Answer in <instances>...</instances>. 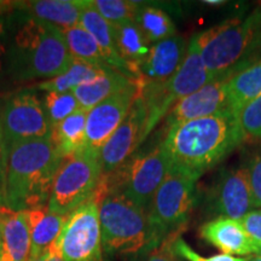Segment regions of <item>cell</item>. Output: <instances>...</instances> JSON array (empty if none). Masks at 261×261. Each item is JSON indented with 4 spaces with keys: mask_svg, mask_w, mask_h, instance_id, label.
Returning <instances> with one entry per match:
<instances>
[{
    "mask_svg": "<svg viewBox=\"0 0 261 261\" xmlns=\"http://www.w3.org/2000/svg\"><path fill=\"white\" fill-rule=\"evenodd\" d=\"M241 224L256 249V254H261V210L250 211L241 219Z\"/></svg>",
    "mask_w": 261,
    "mask_h": 261,
    "instance_id": "obj_34",
    "label": "cell"
},
{
    "mask_svg": "<svg viewBox=\"0 0 261 261\" xmlns=\"http://www.w3.org/2000/svg\"><path fill=\"white\" fill-rule=\"evenodd\" d=\"M89 112L80 109L51 130V138L63 159L86 148V120Z\"/></svg>",
    "mask_w": 261,
    "mask_h": 261,
    "instance_id": "obj_24",
    "label": "cell"
},
{
    "mask_svg": "<svg viewBox=\"0 0 261 261\" xmlns=\"http://www.w3.org/2000/svg\"><path fill=\"white\" fill-rule=\"evenodd\" d=\"M42 104L52 128L80 109L79 102L73 92H46Z\"/></svg>",
    "mask_w": 261,
    "mask_h": 261,
    "instance_id": "obj_29",
    "label": "cell"
},
{
    "mask_svg": "<svg viewBox=\"0 0 261 261\" xmlns=\"http://www.w3.org/2000/svg\"><path fill=\"white\" fill-rule=\"evenodd\" d=\"M62 32L73 58L87 62L97 67H109L104 60L97 41L84 27L76 24Z\"/></svg>",
    "mask_w": 261,
    "mask_h": 261,
    "instance_id": "obj_28",
    "label": "cell"
},
{
    "mask_svg": "<svg viewBox=\"0 0 261 261\" xmlns=\"http://www.w3.org/2000/svg\"><path fill=\"white\" fill-rule=\"evenodd\" d=\"M201 175L169 168L150 202L146 214L155 248L166 238L180 236L196 204V182Z\"/></svg>",
    "mask_w": 261,
    "mask_h": 261,
    "instance_id": "obj_6",
    "label": "cell"
},
{
    "mask_svg": "<svg viewBox=\"0 0 261 261\" xmlns=\"http://www.w3.org/2000/svg\"><path fill=\"white\" fill-rule=\"evenodd\" d=\"M247 261H261V254H256L252 257H247Z\"/></svg>",
    "mask_w": 261,
    "mask_h": 261,
    "instance_id": "obj_41",
    "label": "cell"
},
{
    "mask_svg": "<svg viewBox=\"0 0 261 261\" xmlns=\"http://www.w3.org/2000/svg\"><path fill=\"white\" fill-rule=\"evenodd\" d=\"M189 42L175 34L151 45L149 54L137 65V83L139 86H150L165 83L177 71L187 56Z\"/></svg>",
    "mask_w": 261,
    "mask_h": 261,
    "instance_id": "obj_16",
    "label": "cell"
},
{
    "mask_svg": "<svg viewBox=\"0 0 261 261\" xmlns=\"http://www.w3.org/2000/svg\"><path fill=\"white\" fill-rule=\"evenodd\" d=\"M212 80L213 77L205 69L200 50L191 39L184 62L168 80L150 86L142 87L138 85L139 97L148 113L145 138L179 100L196 92Z\"/></svg>",
    "mask_w": 261,
    "mask_h": 261,
    "instance_id": "obj_7",
    "label": "cell"
},
{
    "mask_svg": "<svg viewBox=\"0 0 261 261\" xmlns=\"http://www.w3.org/2000/svg\"><path fill=\"white\" fill-rule=\"evenodd\" d=\"M18 2H6V0H0V15L9 14L14 9H17Z\"/></svg>",
    "mask_w": 261,
    "mask_h": 261,
    "instance_id": "obj_38",
    "label": "cell"
},
{
    "mask_svg": "<svg viewBox=\"0 0 261 261\" xmlns=\"http://www.w3.org/2000/svg\"><path fill=\"white\" fill-rule=\"evenodd\" d=\"M103 178L99 152L85 148L63 160L52 187L47 208L51 213L68 215L96 195Z\"/></svg>",
    "mask_w": 261,
    "mask_h": 261,
    "instance_id": "obj_8",
    "label": "cell"
},
{
    "mask_svg": "<svg viewBox=\"0 0 261 261\" xmlns=\"http://www.w3.org/2000/svg\"><path fill=\"white\" fill-rule=\"evenodd\" d=\"M31 232V254L29 259L37 257L48 249L63 228L67 215L51 213L47 205L25 211Z\"/></svg>",
    "mask_w": 261,
    "mask_h": 261,
    "instance_id": "obj_21",
    "label": "cell"
},
{
    "mask_svg": "<svg viewBox=\"0 0 261 261\" xmlns=\"http://www.w3.org/2000/svg\"><path fill=\"white\" fill-rule=\"evenodd\" d=\"M3 33L2 25H0V69H2V65L4 63V57H5V45H4V40H3Z\"/></svg>",
    "mask_w": 261,
    "mask_h": 261,
    "instance_id": "obj_39",
    "label": "cell"
},
{
    "mask_svg": "<svg viewBox=\"0 0 261 261\" xmlns=\"http://www.w3.org/2000/svg\"><path fill=\"white\" fill-rule=\"evenodd\" d=\"M231 75L213 79L196 92L179 100L165 119L166 132L180 123L228 110L227 83Z\"/></svg>",
    "mask_w": 261,
    "mask_h": 261,
    "instance_id": "obj_15",
    "label": "cell"
},
{
    "mask_svg": "<svg viewBox=\"0 0 261 261\" xmlns=\"http://www.w3.org/2000/svg\"><path fill=\"white\" fill-rule=\"evenodd\" d=\"M79 24L86 29L94 38V40L97 41L107 64L112 69L119 71V73L123 74L125 76L136 81V76L132 69L122 60L119 51H117L115 38H114L113 25L98 14L92 4H91V2H87L86 6L83 10Z\"/></svg>",
    "mask_w": 261,
    "mask_h": 261,
    "instance_id": "obj_20",
    "label": "cell"
},
{
    "mask_svg": "<svg viewBox=\"0 0 261 261\" xmlns=\"http://www.w3.org/2000/svg\"><path fill=\"white\" fill-rule=\"evenodd\" d=\"M200 236L223 254L249 255L256 249L248 238L241 220L218 217L200 227Z\"/></svg>",
    "mask_w": 261,
    "mask_h": 261,
    "instance_id": "obj_18",
    "label": "cell"
},
{
    "mask_svg": "<svg viewBox=\"0 0 261 261\" xmlns=\"http://www.w3.org/2000/svg\"><path fill=\"white\" fill-rule=\"evenodd\" d=\"M114 38L120 56L132 69L137 80L136 68L149 54L151 44L146 40L135 21L113 25Z\"/></svg>",
    "mask_w": 261,
    "mask_h": 261,
    "instance_id": "obj_25",
    "label": "cell"
},
{
    "mask_svg": "<svg viewBox=\"0 0 261 261\" xmlns=\"http://www.w3.org/2000/svg\"><path fill=\"white\" fill-rule=\"evenodd\" d=\"M103 253L144 256L155 249L146 211L119 192H107L99 203Z\"/></svg>",
    "mask_w": 261,
    "mask_h": 261,
    "instance_id": "obj_5",
    "label": "cell"
},
{
    "mask_svg": "<svg viewBox=\"0 0 261 261\" xmlns=\"http://www.w3.org/2000/svg\"><path fill=\"white\" fill-rule=\"evenodd\" d=\"M171 168L161 143L148 151L133 154L116 171L103 174L107 192H119L143 210L165 180Z\"/></svg>",
    "mask_w": 261,
    "mask_h": 261,
    "instance_id": "obj_9",
    "label": "cell"
},
{
    "mask_svg": "<svg viewBox=\"0 0 261 261\" xmlns=\"http://www.w3.org/2000/svg\"><path fill=\"white\" fill-rule=\"evenodd\" d=\"M208 208L219 217L241 220L253 208L246 163L220 171L205 196Z\"/></svg>",
    "mask_w": 261,
    "mask_h": 261,
    "instance_id": "obj_12",
    "label": "cell"
},
{
    "mask_svg": "<svg viewBox=\"0 0 261 261\" xmlns=\"http://www.w3.org/2000/svg\"><path fill=\"white\" fill-rule=\"evenodd\" d=\"M240 122L246 140H261V94L243 108Z\"/></svg>",
    "mask_w": 261,
    "mask_h": 261,
    "instance_id": "obj_31",
    "label": "cell"
},
{
    "mask_svg": "<svg viewBox=\"0 0 261 261\" xmlns=\"http://www.w3.org/2000/svg\"><path fill=\"white\" fill-rule=\"evenodd\" d=\"M133 83L135 80L129 79L119 71L108 69L99 77L75 87L70 92H73L76 97L81 109L90 112L97 104L103 102L112 94L126 89Z\"/></svg>",
    "mask_w": 261,
    "mask_h": 261,
    "instance_id": "obj_23",
    "label": "cell"
},
{
    "mask_svg": "<svg viewBox=\"0 0 261 261\" xmlns=\"http://www.w3.org/2000/svg\"><path fill=\"white\" fill-rule=\"evenodd\" d=\"M137 4L135 22L150 44L154 45L175 35V24L167 12L144 3L137 2Z\"/></svg>",
    "mask_w": 261,
    "mask_h": 261,
    "instance_id": "obj_27",
    "label": "cell"
},
{
    "mask_svg": "<svg viewBox=\"0 0 261 261\" xmlns=\"http://www.w3.org/2000/svg\"><path fill=\"white\" fill-rule=\"evenodd\" d=\"M44 104L31 91L15 93L0 110V135L4 144L51 136Z\"/></svg>",
    "mask_w": 261,
    "mask_h": 261,
    "instance_id": "obj_11",
    "label": "cell"
},
{
    "mask_svg": "<svg viewBox=\"0 0 261 261\" xmlns=\"http://www.w3.org/2000/svg\"><path fill=\"white\" fill-rule=\"evenodd\" d=\"M173 248L177 255L181 259H185L188 261H247V257H237L233 255H228V254H218V255H213L210 257H204L196 253L189 244L182 240L181 236L177 237L173 242Z\"/></svg>",
    "mask_w": 261,
    "mask_h": 261,
    "instance_id": "obj_33",
    "label": "cell"
},
{
    "mask_svg": "<svg viewBox=\"0 0 261 261\" xmlns=\"http://www.w3.org/2000/svg\"><path fill=\"white\" fill-rule=\"evenodd\" d=\"M28 261H63L62 257L58 253L56 246L55 243L48 248V249L45 250L44 253L40 254V255L37 257H33V259H29Z\"/></svg>",
    "mask_w": 261,
    "mask_h": 261,
    "instance_id": "obj_37",
    "label": "cell"
},
{
    "mask_svg": "<svg viewBox=\"0 0 261 261\" xmlns=\"http://www.w3.org/2000/svg\"><path fill=\"white\" fill-rule=\"evenodd\" d=\"M177 237L179 236L166 238L159 247H156L155 249L144 255L143 261H180L177 253L174 252V248H173V242Z\"/></svg>",
    "mask_w": 261,
    "mask_h": 261,
    "instance_id": "obj_35",
    "label": "cell"
},
{
    "mask_svg": "<svg viewBox=\"0 0 261 261\" xmlns=\"http://www.w3.org/2000/svg\"><path fill=\"white\" fill-rule=\"evenodd\" d=\"M4 207L29 211L47 205L63 158L51 136L5 145Z\"/></svg>",
    "mask_w": 261,
    "mask_h": 261,
    "instance_id": "obj_2",
    "label": "cell"
},
{
    "mask_svg": "<svg viewBox=\"0 0 261 261\" xmlns=\"http://www.w3.org/2000/svg\"><path fill=\"white\" fill-rule=\"evenodd\" d=\"M0 242H2V233H0Z\"/></svg>",
    "mask_w": 261,
    "mask_h": 261,
    "instance_id": "obj_42",
    "label": "cell"
},
{
    "mask_svg": "<svg viewBox=\"0 0 261 261\" xmlns=\"http://www.w3.org/2000/svg\"><path fill=\"white\" fill-rule=\"evenodd\" d=\"M14 18L11 35L4 42V63L12 79L48 80L69 69L74 58L61 29L23 12Z\"/></svg>",
    "mask_w": 261,
    "mask_h": 261,
    "instance_id": "obj_3",
    "label": "cell"
},
{
    "mask_svg": "<svg viewBox=\"0 0 261 261\" xmlns=\"http://www.w3.org/2000/svg\"><path fill=\"white\" fill-rule=\"evenodd\" d=\"M54 243L63 261H104L99 201L94 196L67 215L64 226Z\"/></svg>",
    "mask_w": 261,
    "mask_h": 261,
    "instance_id": "obj_10",
    "label": "cell"
},
{
    "mask_svg": "<svg viewBox=\"0 0 261 261\" xmlns=\"http://www.w3.org/2000/svg\"><path fill=\"white\" fill-rule=\"evenodd\" d=\"M246 140L240 115L225 110L172 127L161 142L173 168L202 175Z\"/></svg>",
    "mask_w": 261,
    "mask_h": 261,
    "instance_id": "obj_1",
    "label": "cell"
},
{
    "mask_svg": "<svg viewBox=\"0 0 261 261\" xmlns=\"http://www.w3.org/2000/svg\"><path fill=\"white\" fill-rule=\"evenodd\" d=\"M5 167H6V148L0 135V205H4L5 187Z\"/></svg>",
    "mask_w": 261,
    "mask_h": 261,
    "instance_id": "obj_36",
    "label": "cell"
},
{
    "mask_svg": "<svg viewBox=\"0 0 261 261\" xmlns=\"http://www.w3.org/2000/svg\"><path fill=\"white\" fill-rule=\"evenodd\" d=\"M139 92L138 84L135 81L90 110L86 120L87 149L100 152L107 140L128 115L130 108L139 97Z\"/></svg>",
    "mask_w": 261,
    "mask_h": 261,
    "instance_id": "obj_13",
    "label": "cell"
},
{
    "mask_svg": "<svg viewBox=\"0 0 261 261\" xmlns=\"http://www.w3.org/2000/svg\"><path fill=\"white\" fill-rule=\"evenodd\" d=\"M261 94V57L231 75L227 83L228 110L240 115L243 108Z\"/></svg>",
    "mask_w": 261,
    "mask_h": 261,
    "instance_id": "obj_22",
    "label": "cell"
},
{
    "mask_svg": "<svg viewBox=\"0 0 261 261\" xmlns=\"http://www.w3.org/2000/svg\"><path fill=\"white\" fill-rule=\"evenodd\" d=\"M191 39L213 79L233 75L261 57V5L246 18H232Z\"/></svg>",
    "mask_w": 261,
    "mask_h": 261,
    "instance_id": "obj_4",
    "label": "cell"
},
{
    "mask_svg": "<svg viewBox=\"0 0 261 261\" xmlns=\"http://www.w3.org/2000/svg\"><path fill=\"white\" fill-rule=\"evenodd\" d=\"M146 119L148 113L145 106L140 97H138L130 108L128 115L100 149L99 158L103 174H109L116 171L135 154L139 145L146 139Z\"/></svg>",
    "mask_w": 261,
    "mask_h": 261,
    "instance_id": "obj_14",
    "label": "cell"
},
{
    "mask_svg": "<svg viewBox=\"0 0 261 261\" xmlns=\"http://www.w3.org/2000/svg\"><path fill=\"white\" fill-rule=\"evenodd\" d=\"M0 261H28L31 232L25 211H11L0 205Z\"/></svg>",
    "mask_w": 261,
    "mask_h": 261,
    "instance_id": "obj_17",
    "label": "cell"
},
{
    "mask_svg": "<svg viewBox=\"0 0 261 261\" xmlns=\"http://www.w3.org/2000/svg\"><path fill=\"white\" fill-rule=\"evenodd\" d=\"M94 10L112 25L127 23L135 21L137 2L127 0H92Z\"/></svg>",
    "mask_w": 261,
    "mask_h": 261,
    "instance_id": "obj_30",
    "label": "cell"
},
{
    "mask_svg": "<svg viewBox=\"0 0 261 261\" xmlns=\"http://www.w3.org/2000/svg\"><path fill=\"white\" fill-rule=\"evenodd\" d=\"M250 190H252L253 207L261 208V145L254 150L246 162Z\"/></svg>",
    "mask_w": 261,
    "mask_h": 261,
    "instance_id": "obj_32",
    "label": "cell"
},
{
    "mask_svg": "<svg viewBox=\"0 0 261 261\" xmlns=\"http://www.w3.org/2000/svg\"><path fill=\"white\" fill-rule=\"evenodd\" d=\"M204 4L207 5H212V6H217V5H223L225 2H221V0H204Z\"/></svg>",
    "mask_w": 261,
    "mask_h": 261,
    "instance_id": "obj_40",
    "label": "cell"
},
{
    "mask_svg": "<svg viewBox=\"0 0 261 261\" xmlns=\"http://www.w3.org/2000/svg\"><path fill=\"white\" fill-rule=\"evenodd\" d=\"M86 4L85 0H32L18 2L17 9L29 17L65 31L80 23Z\"/></svg>",
    "mask_w": 261,
    "mask_h": 261,
    "instance_id": "obj_19",
    "label": "cell"
},
{
    "mask_svg": "<svg viewBox=\"0 0 261 261\" xmlns=\"http://www.w3.org/2000/svg\"><path fill=\"white\" fill-rule=\"evenodd\" d=\"M108 69H112V68L97 67V65L74 58L70 68L65 73L60 75V76L54 77V79H48L40 84H37L34 89L44 91V92H70L75 87L99 77Z\"/></svg>",
    "mask_w": 261,
    "mask_h": 261,
    "instance_id": "obj_26",
    "label": "cell"
}]
</instances>
